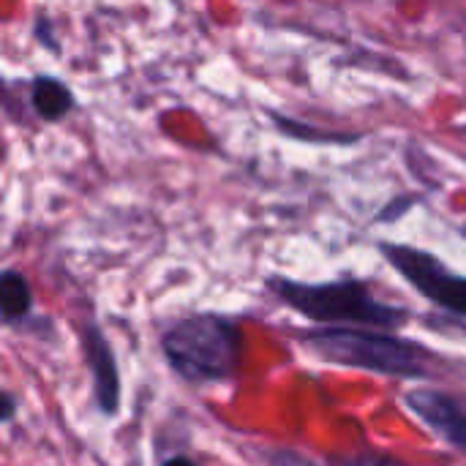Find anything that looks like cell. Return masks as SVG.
<instances>
[{"label": "cell", "mask_w": 466, "mask_h": 466, "mask_svg": "<svg viewBox=\"0 0 466 466\" xmlns=\"http://www.w3.org/2000/svg\"><path fill=\"white\" fill-rule=\"evenodd\" d=\"M404 404L429 426L431 434L466 453V407L456 396L437 388H415L404 396Z\"/></svg>", "instance_id": "obj_6"}, {"label": "cell", "mask_w": 466, "mask_h": 466, "mask_svg": "<svg viewBox=\"0 0 466 466\" xmlns=\"http://www.w3.org/2000/svg\"><path fill=\"white\" fill-rule=\"evenodd\" d=\"M268 466H317L311 459H306L303 453L292 451V448H273L265 453Z\"/></svg>", "instance_id": "obj_12"}, {"label": "cell", "mask_w": 466, "mask_h": 466, "mask_svg": "<svg viewBox=\"0 0 466 466\" xmlns=\"http://www.w3.org/2000/svg\"><path fill=\"white\" fill-rule=\"evenodd\" d=\"M33 35H35V41H38L46 52L60 55V41H57L55 27H52V22H49L46 16H38V19H35V25H33Z\"/></svg>", "instance_id": "obj_13"}, {"label": "cell", "mask_w": 466, "mask_h": 466, "mask_svg": "<svg viewBox=\"0 0 466 466\" xmlns=\"http://www.w3.org/2000/svg\"><path fill=\"white\" fill-rule=\"evenodd\" d=\"M30 106L44 123H57L68 117L76 106V96L68 82L52 76V74H38L30 79Z\"/></svg>", "instance_id": "obj_7"}, {"label": "cell", "mask_w": 466, "mask_h": 466, "mask_svg": "<svg viewBox=\"0 0 466 466\" xmlns=\"http://www.w3.org/2000/svg\"><path fill=\"white\" fill-rule=\"evenodd\" d=\"M161 466H197L188 456H169L167 461H161Z\"/></svg>", "instance_id": "obj_15"}, {"label": "cell", "mask_w": 466, "mask_h": 466, "mask_svg": "<svg viewBox=\"0 0 466 466\" xmlns=\"http://www.w3.org/2000/svg\"><path fill=\"white\" fill-rule=\"evenodd\" d=\"M169 369L194 385L229 382L240 369L243 333L227 314L199 311L177 319L161 339Z\"/></svg>", "instance_id": "obj_3"}, {"label": "cell", "mask_w": 466, "mask_h": 466, "mask_svg": "<svg viewBox=\"0 0 466 466\" xmlns=\"http://www.w3.org/2000/svg\"><path fill=\"white\" fill-rule=\"evenodd\" d=\"M268 289L292 311L303 314L319 325H360L396 330L410 322V311L374 298L360 279H333V281H295L287 276H270Z\"/></svg>", "instance_id": "obj_2"}, {"label": "cell", "mask_w": 466, "mask_h": 466, "mask_svg": "<svg viewBox=\"0 0 466 466\" xmlns=\"http://www.w3.org/2000/svg\"><path fill=\"white\" fill-rule=\"evenodd\" d=\"M0 404H3V415H0V420H3V426H11L14 423V418H16V396L11 393V390H3V396H0Z\"/></svg>", "instance_id": "obj_14"}, {"label": "cell", "mask_w": 466, "mask_h": 466, "mask_svg": "<svg viewBox=\"0 0 466 466\" xmlns=\"http://www.w3.org/2000/svg\"><path fill=\"white\" fill-rule=\"evenodd\" d=\"M380 254L415 292H420L434 306L466 319V276L453 273L440 257L415 246L385 240L380 243Z\"/></svg>", "instance_id": "obj_4"}, {"label": "cell", "mask_w": 466, "mask_h": 466, "mask_svg": "<svg viewBox=\"0 0 466 466\" xmlns=\"http://www.w3.org/2000/svg\"><path fill=\"white\" fill-rule=\"evenodd\" d=\"M79 341H82L85 363H87V371L93 380V404L104 418H115L120 412V401H123V385H120V369H117L115 350L96 322L82 325Z\"/></svg>", "instance_id": "obj_5"}, {"label": "cell", "mask_w": 466, "mask_h": 466, "mask_svg": "<svg viewBox=\"0 0 466 466\" xmlns=\"http://www.w3.org/2000/svg\"><path fill=\"white\" fill-rule=\"evenodd\" d=\"M33 314V289L25 273L5 268L0 273V317L5 328H19Z\"/></svg>", "instance_id": "obj_8"}, {"label": "cell", "mask_w": 466, "mask_h": 466, "mask_svg": "<svg viewBox=\"0 0 466 466\" xmlns=\"http://www.w3.org/2000/svg\"><path fill=\"white\" fill-rule=\"evenodd\" d=\"M328 466H407L401 459L388 453H355V456H336Z\"/></svg>", "instance_id": "obj_10"}, {"label": "cell", "mask_w": 466, "mask_h": 466, "mask_svg": "<svg viewBox=\"0 0 466 466\" xmlns=\"http://www.w3.org/2000/svg\"><path fill=\"white\" fill-rule=\"evenodd\" d=\"M415 205H418V197H412V194L393 197V199H390V202L377 213V224H393V221L404 218Z\"/></svg>", "instance_id": "obj_11"}, {"label": "cell", "mask_w": 466, "mask_h": 466, "mask_svg": "<svg viewBox=\"0 0 466 466\" xmlns=\"http://www.w3.org/2000/svg\"><path fill=\"white\" fill-rule=\"evenodd\" d=\"M268 117H270V123L276 126L279 134H284V137H289V139H298V142H306V145H355V142L363 139V134L319 128V126H314V123L295 120V117L281 115V112H276V109H268Z\"/></svg>", "instance_id": "obj_9"}, {"label": "cell", "mask_w": 466, "mask_h": 466, "mask_svg": "<svg viewBox=\"0 0 466 466\" xmlns=\"http://www.w3.org/2000/svg\"><path fill=\"white\" fill-rule=\"evenodd\" d=\"M300 347L319 363L358 369L396 380H426L429 363L423 347L393 330L360 325H322L300 336Z\"/></svg>", "instance_id": "obj_1"}]
</instances>
